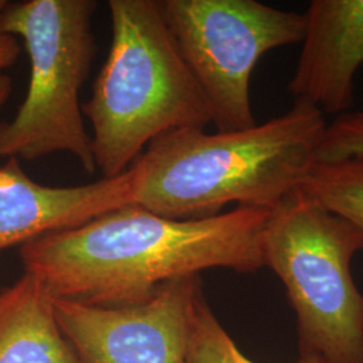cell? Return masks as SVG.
Returning a JSON list of instances; mask_svg holds the SVG:
<instances>
[{"mask_svg":"<svg viewBox=\"0 0 363 363\" xmlns=\"http://www.w3.org/2000/svg\"><path fill=\"white\" fill-rule=\"evenodd\" d=\"M268 210L234 208L202 220H172L125 205L21 247L25 273L52 298L117 307L142 303L166 283L208 269L264 268Z\"/></svg>","mask_w":363,"mask_h":363,"instance_id":"obj_1","label":"cell"},{"mask_svg":"<svg viewBox=\"0 0 363 363\" xmlns=\"http://www.w3.org/2000/svg\"><path fill=\"white\" fill-rule=\"evenodd\" d=\"M325 115L295 101L245 130L167 132L130 166V205L172 220L218 216L229 205L272 211L318 162Z\"/></svg>","mask_w":363,"mask_h":363,"instance_id":"obj_2","label":"cell"},{"mask_svg":"<svg viewBox=\"0 0 363 363\" xmlns=\"http://www.w3.org/2000/svg\"><path fill=\"white\" fill-rule=\"evenodd\" d=\"M112 40L82 115L103 178L124 174L156 138L205 130L208 101L169 34L156 0H109Z\"/></svg>","mask_w":363,"mask_h":363,"instance_id":"obj_3","label":"cell"},{"mask_svg":"<svg viewBox=\"0 0 363 363\" xmlns=\"http://www.w3.org/2000/svg\"><path fill=\"white\" fill-rule=\"evenodd\" d=\"M363 232L300 191L269 211L264 265L296 316L298 359L363 363V295L351 273Z\"/></svg>","mask_w":363,"mask_h":363,"instance_id":"obj_4","label":"cell"},{"mask_svg":"<svg viewBox=\"0 0 363 363\" xmlns=\"http://www.w3.org/2000/svg\"><path fill=\"white\" fill-rule=\"evenodd\" d=\"M94 0H27L7 6L4 30L25 43L30 60L26 97L11 121L0 124V157L35 160L54 152L77 157L96 172L79 91L97 52Z\"/></svg>","mask_w":363,"mask_h":363,"instance_id":"obj_5","label":"cell"},{"mask_svg":"<svg viewBox=\"0 0 363 363\" xmlns=\"http://www.w3.org/2000/svg\"><path fill=\"white\" fill-rule=\"evenodd\" d=\"M182 58L203 93L217 130L256 124L250 79L259 60L301 43L306 15L257 0H159Z\"/></svg>","mask_w":363,"mask_h":363,"instance_id":"obj_6","label":"cell"},{"mask_svg":"<svg viewBox=\"0 0 363 363\" xmlns=\"http://www.w3.org/2000/svg\"><path fill=\"white\" fill-rule=\"evenodd\" d=\"M201 274L175 279L142 303L99 307L54 298L58 325L78 363H187Z\"/></svg>","mask_w":363,"mask_h":363,"instance_id":"obj_7","label":"cell"},{"mask_svg":"<svg viewBox=\"0 0 363 363\" xmlns=\"http://www.w3.org/2000/svg\"><path fill=\"white\" fill-rule=\"evenodd\" d=\"M298 64L288 84L295 101L340 116L354 105L363 65V0H312Z\"/></svg>","mask_w":363,"mask_h":363,"instance_id":"obj_8","label":"cell"},{"mask_svg":"<svg viewBox=\"0 0 363 363\" xmlns=\"http://www.w3.org/2000/svg\"><path fill=\"white\" fill-rule=\"evenodd\" d=\"M132 172L73 187L33 181L19 159L0 166V252L25 245L45 234L81 226L130 205Z\"/></svg>","mask_w":363,"mask_h":363,"instance_id":"obj_9","label":"cell"},{"mask_svg":"<svg viewBox=\"0 0 363 363\" xmlns=\"http://www.w3.org/2000/svg\"><path fill=\"white\" fill-rule=\"evenodd\" d=\"M0 363H78L54 298L28 273L0 291Z\"/></svg>","mask_w":363,"mask_h":363,"instance_id":"obj_10","label":"cell"},{"mask_svg":"<svg viewBox=\"0 0 363 363\" xmlns=\"http://www.w3.org/2000/svg\"><path fill=\"white\" fill-rule=\"evenodd\" d=\"M300 191L363 232V157L318 160Z\"/></svg>","mask_w":363,"mask_h":363,"instance_id":"obj_11","label":"cell"},{"mask_svg":"<svg viewBox=\"0 0 363 363\" xmlns=\"http://www.w3.org/2000/svg\"><path fill=\"white\" fill-rule=\"evenodd\" d=\"M187 363H257L238 349L208 306L203 291L195 300ZM292 363H313L298 359Z\"/></svg>","mask_w":363,"mask_h":363,"instance_id":"obj_12","label":"cell"},{"mask_svg":"<svg viewBox=\"0 0 363 363\" xmlns=\"http://www.w3.org/2000/svg\"><path fill=\"white\" fill-rule=\"evenodd\" d=\"M349 157H363V111H350L327 124L318 160Z\"/></svg>","mask_w":363,"mask_h":363,"instance_id":"obj_13","label":"cell"},{"mask_svg":"<svg viewBox=\"0 0 363 363\" xmlns=\"http://www.w3.org/2000/svg\"><path fill=\"white\" fill-rule=\"evenodd\" d=\"M7 6V1L0 0V78L4 76V70L10 69L18 61L21 54V45L18 38L9 34L3 27V13Z\"/></svg>","mask_w":363,"mask_h":363,"instance_id":"obj_14","label":"cell"},{"mask_svg":"<svg viewBox=\"0 0 363 363\" xmlns=\"http://www.w3.org/2000/svg\"><path fill=\"white\" fill-rule=\"evenodd\" d=\"M11 91H13L11 78L3 76V77L0 78V111L6 105V103L9 101V99L11 96Z\"/></svg>","mask_w":363,"mask_h":363,"instance_id":"obj_15","label":"cell"}]
</instances>
